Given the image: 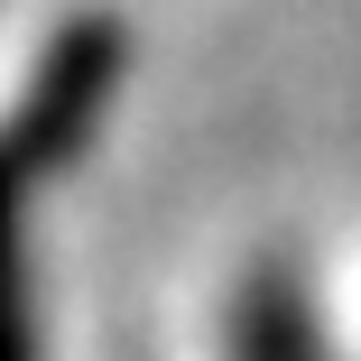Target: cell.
<instances>
[{
    "label": "cell",
    "mask_w": 361,
    "mask_h": 361,
    "mask_svg": "<svg viewBox=\"0 0 361 361\" xmlns=\"http://www.w3.org/2000/svg\"><path fill=\"white\" fill-rule=\"evenodd\" d=\"M111 84H121V28H111V19H65V28L47 37V56H37V75L19 84L10 121H0V334L28 324V306H19L28 204H37V185L102 130Z\"/></svg>",
    "instance_id": "obj_1"
},
{
    "label": "cell",
    "mask_w": 361,
    "mask_h": 361,
    "mask_svg": "<svg viewBox=\"0 0 361 361\" xmlns=\"http://www.w3.org/2000/svg\"><path fill=\"white\" fill-rule=\"evenodd\" d=\"M0 361H37V334L19 324V334H0Z\"/></svg>",
    "instance_id": "obj_2"
}]
</instances>
